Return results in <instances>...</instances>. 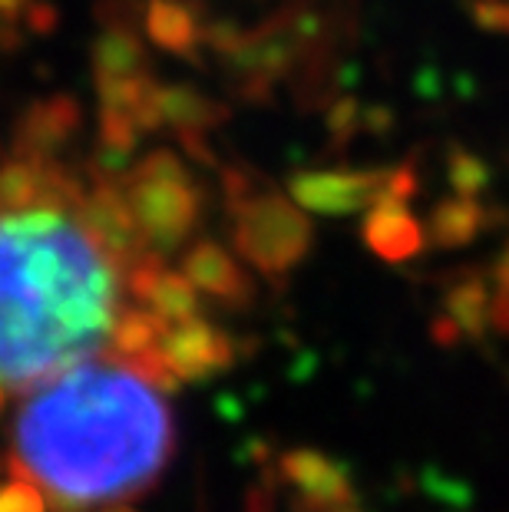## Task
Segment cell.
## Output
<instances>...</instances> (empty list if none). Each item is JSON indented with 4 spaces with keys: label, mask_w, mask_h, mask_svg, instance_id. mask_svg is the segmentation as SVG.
<instances>
[{
    "label": "cell",
    "mask_w": 509,
    "mask_h": 512,
    "mask_svg": "<svg viewBox=\"0 0 509 512\" xmlns=\"http://www.w3.org/2000/svg\"><path fill=\"white\" fill-rule=\"evenodd\" d=\"M7 470L53 512H93L153 489L176 453L162 390L119 361H83L34 387L10 427Z\"/></svg>",
    "instance_id": "obj_1"
},
{
    "label": "cell",
    "mask_w": 509,
    "mask_h": 512,
    "mask_svg": "<svg viewBox=\"0 0 509 512\" xmlns=\"http://www.w3.org/2000/svg\"><path fill=\"white\" fill-rule=\"evenodd\" d=\"M123 275L77 215H0V384L30 390L67 374L110 334Z\"/></svg>",
    "instance_id": "obj_2"
},
{
    "label": "cell",
    "mask_w": 509,
    "mask_h": 512,
    "mask_svg": "<svg viewBox=\"0 0 509 512\" xmlns=\"http://www.w3.org/2000/svg\"><path fill=\"white\" fill-rule=\"evenodd\" d=\"M219 172L235 252L262 278L288 281L314 248V225L305 209L252 169L222 166Z\"/></svg>",
    "instance_id": "obj_3"
},
{
    "label": "cell",
    "mask_w": 509,
    "mask_h": 512,
    "mask_svg": "<svg viewBox=\"0 0 509 512\" xmlns=\"http://www.w3.org/2000/svg\"><path fill=\"white\" fill-rule=\"evenodd\" d=\"M139 232L156 255H169L199 232L205 219V189L176 149H153L119 176Z\"/></svg>",
    "instance_id": "obj_4"
},
{
    "label": "cell",
    "mask_w": 509,
    "mask_h": 512,
    "mask_svg": "<svg viewBox=\"0 0 509 512\" xmlns=\"http://www.w3.org/2000/svg\"><path fill=\"white\" fill-rule=\"evenodd\" d=\"M73 215L119 275H126L139 261L156 255L139 232V222L129 209L119 176H86V192Z\"/></svg>",
    "instance_id": "obj_5"
},
{
    "label": "cell",
    "mask_w": 509,
    "mask_h": 512,
    "mask_svg": "<svg viewBox=\"0 0 509 512\" xmlns=\"http://www.w3.org/2000/svg\"><path fill=\"white\" fill-rule=\"evenodd\" d=\"M281 486L291 493V512H338L357 506V489L348 466L328 453L295 446L275 460Z\"/></svg>",
    "instance_id": "obj_6"
},
{
    "label": "cell",
    "mask_w": 509,
    "mask_h": 512,
    "mask_svg": "<svg viewBox=\"0 0 509 512\" xmlns=\"http://www.w3.org/2000/svg\"><path fill=\"white\" fill-rule=\"evenodd\" d=\"M387 169H311L288 176V195L314 215L371 212L381 202Z\"/></svg>",
    "instance_id": "obj_7"
},
{
    "label": "cell",
    "mask_w": 509,
    "mask_h": 512,
    "mask_svg": "<svg viewBox=\"0 0 509 512\" xmlns=\"http://www.w3.org/2000/svg\"><path fill=\"white\" fill-rule=\"evenodd\" d=\"M162 357L179 377V384H205V380L229 374L242 357V344L209 318H192L166 331Z\"/></svg>",
    "instance_id": "obj_8"
},
{
    "label": "cell",
    "mask_w": 509,
    "mask_h": 512,
    "mask_svg": "<svg viewBox=\"0 0 509 512\" xmlns=\"http://www.w3.org/2000/svg\"><path fill=\"white\" fill-rule=\"evenodd\" d=\"M123 288L136 304H143L166 324H186L192 318H202V294L192 285L186 271H176L166 265V255H149L139 261L133 271L123 275Z\"/></svg>",
    "instance_id": "obj_9"
},
{
    "label": "cell",
    "mask_w": 509,
    "mask_h": 512,
    "mask_svg": "<svg viewBox=\"0 0 509 512\" xmlns=\"http://www.w3.org/2000/svg\"><path fill=\"white\" fill-rule=\"evenodd\" d=\"M182 271L199 288V294L222 304L225 311H248L258 298V285L248 275V268L212 238H199L182 252Z\"/></svg>",
    "instance_id": "obj_10"
},
{
    "label": "cell",
    "mask_w": 509,
    "mask_h": 512,
    "mask_svg": "<svg viewBox=\"0 0 509 512\" xmlns=\"http://www.w3.org/2000/svg\"><path fill=\"white\" fill-rule=\"evenodd\" d=\"M83 129V106L70 93L43 96L17 116L10 152L34 159H57Z\"/></svg>",
    "instance_id": "obj_11"
},
{
    "label": "cell",
    "mask_w": 509,
    "mask_h": 512,
    "mask_svg": "<svg viewBox=\"0 0 509 512\" xmlns=\"http://www.w3.org/2000/svg\"><path fill=\"white\" fill-rule=\"evenodd\" d=\"M361 238L371 248V255L391 261V265L417 258L427 248V228L420 225V219L407 205L397 202L374 205L361 225Z\"/></svg>",
    "instance_id": "obj_12"
},
{
    "label": "cell",
    "mask_w": 509,
    "mask_h": 512,
    "mask_svg": "<svg viewBox=\"0 0 509 512\" xmlns=\"http://www.w3.org/2000/svg\"><path fill=\"white\" fill-rule=\"evenodd\" d=\"M159 113L162 126H169L176 139H192V136H209L212 129H219L232 110L212 96H205L196 86L186 83H169L159 86Z\"/></svg>",
    "instance_id": "obj_13"
},
{
    "label": "cell",
    "mask_w": 509,
    "mask_h": 512,
    "mask_svg": "<svg viewBox=\"0 0 509 512\" xmlns=\"http://www.w3.org/2000/svg\"><path fill=\"white\" fill-rule=\"evenodd\" d=\"M146 34L159 50L176 57L199 60L202 20L189 0H149L146 4Z\"/></svg>",
    "instance_id": "obj_14"
},
{
    "label": "cell",
    "mask_w": 509,
    "mask_h": 512,
    "mask_svg": "<svg viewBox=\"0 0 509 512\" xmlns=\"http://www.w3.org/2000/svg\"><path fill=\"white\" fill-rule=\"evenodd\" d=\"M166 331L169 328L149 308H143V304H126V308L116 311L110 334H106V347H110L113 361L136 367V364H143L146 357L162 351Z\"/></svg>",
    "instance_id": "obj_15"
},
{
    "label": "cell",
    "mask_w": 509,
    "mask_h": 512,
    "mask_svg": "<svg viewBox=\"0 0 509 512\" xmlns=\"http://www.w3.org/2000/svg\"><path fill=\"white\" fill-rule=\"evenodd\" d=\"M90 63H93V83L149 73V53L143 47V40L129 27H106L93 43Z\"/></svg>",
    "instance_id": "obj_16"
},
{
    "label": "cell",
    "mask_w": 509,
    "mask_h": 512,
    "mask_svg": "<svg viewBox=\"0 0 509 512\" xmlns=\"http://www.w3.org/2000/svg\"><path fill=\"white\" fill-rule=\"evenodd\" d=\"M483 209L480 202L457 195V199H443L433 205L430 222H427V238L437 248H463L470 245L476 235L483 232Z\"/></svg>",
    "instance_id": "obj_17"
},
{
    "label": "cell",
    "mask_w": 509,
    "mask_h": 512,
    "mask_svg": "<svg viewBox=\"0 0 509 512\" xmlns=\"http://www.w3.org/2000/svg\"><path fill=\"white\" fill-rule=\"evenodd\" d=\"M490 294H486V285L476 275H467V278H457L447 291V301H443V308H447V321L453 331L467 334V337H480L486 331V324H490Z\"/></svg>",
    "instance_id": "obj_18"
},
{
    "label": "cell",
    "mask_w": 509,
    "mask_h": 512,
    "mask_svg": "<svg viewBox=\"0 0 509 512\" xmlns=\"http://www.w3.org/2000/svg\"><path fill=\"white\" fill-rule=\"evenodd\" d=\"M324 126H328V139L334 149H344L357 133H364V106L354 96H338L328 103L324 113Z\"/></svg>",
    "instance_id": "obj_19"
},
{
    "label": "cell",
    "mask_w": 509,
    "mask_h": 512,
    "mask_svg": "<svg viewBox=\"0 0 509 512\" xmlns=\"http://www.w3.org/2000/svg\"><path fill=\"white\" fill-rule=\"evenodd\" d=\"M0 512H50V503L34 479L10 473L7 483H0Z\"/></svg>",
    "instance_id": "obj_20"
},
{
    "label": "cell",
    "mask_w": 509,
    "mask_h": 512,
    "mask_svg": "<svg viewBox=\"0 0 509 512\" xmlns=\"http://www.w3.org/2000/svg\"><path fill=\"white\" fill-rule=\"evenodd\" d=\"M242 40L245 30L232 24V20H209V24H202V47L212 50L222 60H232L235 50L242 47Z\"/></svg>",
    "instance_id": "obj_21"
},
{
    "label": "cell",
    "mask_w": 509,
    "mask_h": 512,
    "mask_svg": "<svg viewBox=\"0 0 509 512\" xmlns=\"http://www.w3.org/2000/svg\"><path fill=\"white\" fill-rule=\"evenodd\" d=\"M450 182H453V189H457L460 195L473 199V195L486 185V169L480 166V159H476V156L457 149L450 156Z\"/></svg>",
    "instance_id": "obj_22"
},
{
    "label": "cell",
    "mask_w": 509,
    "mask_h": 512,
    "mask_svg": "<svg viewBox=\"0 0 509 512\" xmlns=\"http://www.w3.org/2000/svg\"><path fill=\"white\" fill-rule=\"evenodd\" d=\"M27 27L34 30V34H53L57 30V24H60V14H57V7H50V4H30V10H27Z\"/></svg>",
    "instance_id": "obj_23"
},
{
    "label": "cell",
    "mask_w": 509,
    "mask_h": 512,
    "mask_svg": "<svg viewBox=\"0 0 509 512\" xmlns=\"http://www.w3.org/2000/svg\"><path fill=\"white\" fill-rule=\"evenodd\" d=\"M30 0H0V24H17L20 17H27Z\"/></svg>",
    "instance_id": "obj_24"
},
{
    "label": "cell",
    "mask_w": 509,
    "mask_h": 512,
    "mask_svg": "<svg viewBox=\"0 0 509 512\" xmlns=\"http://www.w3.org/2000/svg\"><path fill=\"white\" fill-rule=\"evenodd\" d=\"M100 512H139V509L129 506V503H113V506H103Z\"/></svg>",
    "instance_id": "obj_25"
},
{
    "label": "cell",
    "mask_w": 509,
    "mask_h": 512,
    "mask_svg": "<svg viewBox=\"0 0 509 512\" xmlns=\"http://www.w3.org/2000/svg\"><path fill=\"white\" fill-rule=\"evenodd\" d=\"M4 410H7V387L0 384V417H4Z\"/></svg>",
    "instance_id": "obj_26"
},
{
    "label": "cell",
    "mask_w": 509,
    "mask_h": 512,
    "mask_svg": "<svg viewBox=\"0 0 509 512\" xmlns=\"http://www.w3.org/2000/svg\"><path fill=\"white\" fill-rule=\"evenodd\" d=\"M338 512H361V509H357V506H348V509H338Z\"/></svg>",
    "instance_id": "obj_27"
}]
</instances>
